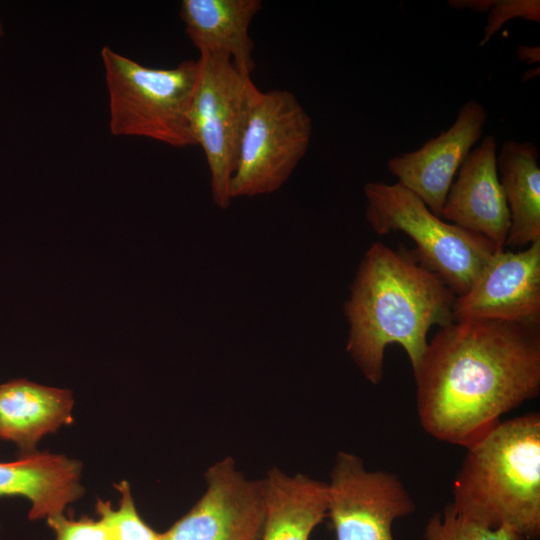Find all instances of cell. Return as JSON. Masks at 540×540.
Listing matches in <instances>:
<instances>
[{
  "label": "cell",
  "mask_w": 540,
  "mask_h": 540,
  "mask_svg": "<svg viewBox=\"0 0 540 540\" xmlns=\"http://www.w3.org/2000/svg\"><path fill=\"white\" fill-rule=\"evenodd\" d=\"M207 488L162 540H260L266 503L265 481L248 479L226 457L205 472Z\"/></svg>",
  "instance_id": "obj_9"
},
{
  "label": "cell",
  "mask_w": 540,
  "mask_h": 540,
  "mask_svg": "<svg viewBox=\"0 0 540 540\" xmlns=\"http://www.w3.org/2000/svg\"><path fill=\"white\" fill-rule=\"evenodd\" d=\"M453 482L451 507L488 529L540 537V415L501 421L474 445Z\"/></svg>",
  "instance_id": "obj_3"
},
{
  "label": "cell",
  "mask_w": 540,
  "mask_h": 540,
  "mask_svg": "<svg viewBox=\"0 0 540 540\" xmlns=\"http://www.w3.org/2000/svg\"><path fill=\"white\" fill-rule=\"evenodd\" d=\"M70 391L17 379L0 385V438L26 453L38 441L72 420Z\"/></svg>",
  "instance_id": "obj_15"
},
{
  "label": "cell",
  "mask_w": 540,
  "mask_h": 540,
  "mask_svg": "<svg viewBox=\"0 0 540 540\" xmlns=\"http://www.w3.org/2000/svg\"><path fill=\"white\" fill-rule=\"evenodd\" d=\"M264 481L266 512L260 540H309L327 517V484L276 467Z\"/></svg>",
  "instance_id": "obj_16"
},
{
  "label": "cell",
  "mask_w": 540,
  "mask_h": 540,
  "mask_svg": "<svg viewBox=\"0 0 540 540\" xmlns=\"http://www.w3.org/2000/svg\"><path fill=\"white\" fill-rule=\"evenodd\" d=\"M486 120L487 112L480 102H465L447 130L414 151L391 157L387 161L388 171L441 218L450 186L468 154L482 139Z\"/></svg>",
  "instance_id": "obj_11"
},
{
  "label": "cell",
  "mask_w": 540,
  "mask_h": 540,
  "mask_svg": "<svg viewBox=\"0 0 540 540\" xmlns=\"http://www.w3.org/2000/svg\"><path fill=\"white\" fill-rule=\"evenodd\" d=\"M260 0H183L180 17L200 55H220L243 73L255 69L249 27L261 10Z\"/></svg>",
  "instance_id": "obj_13"
},
{
  "label": "cell",
  "mask_w": 540,
  "mask_h": 540,
  "mask_svg": "<svg viewBox=\"0 0 540 540\" xmlns=\"http://www.w3.org/2000/svg\"><path fill=\"white\" fill-rule=\"evenodd\" d=\"M537 147L528 141H505L497 153L499 180L510 213L506 245L513 248L540 240V167Z\"/></svg>",
  "instance_id": "obj_17"
},
{
  "label": "cell",
  "mask_w": 540,
  "mask_h": 540,
  "mask_svg": "<svg viewBox=\"0 0 540 540\" xmlns=\"http://www.w3.org/2000/svg\"><path fill=\"white\" fill-rule=\"evenodd\" d=\"M423 430L467 449L540 392V325L472 320L441 327L413 373Z\"/></svg>",
  "instance_id": "obj_1"
},
{
  "label": "cell",
  "mask_w": 540,
  "mask_h": 540,
  "mask_svg": "<svg viewBox=\"0 0 540 540\" xmlns=\"http://www.w3.org/2000/svg\"><path fill=\"white\" fill-rule=\"evenodd\" d=\"M365 218L385 235L401 231L416 245V260L457 296L465 294L497 250L483 236L435 215L414 193L395 182L370 181L363 188Z\"/></svg>",
  "instance_id": "obj_5"
},
{
  "label": "cell",
  "mask_w": 540,
  "mask_h": 540,
  "mask_svg": "<svg viewBox=\"0 0 540 540\" xmlns=\"http://www.w3.org/2000/svg\"><path fill=\"white\" fill-rule=\"evenodd\" d=\"M81 464L64 455L30 452L11 462H0V498L21 496L31 503L30 520L62 514L79 499Z\"/></svg>",
  "instance_id": "obj_14"
},
{
  "label": "cell",
  "mask_w": 540,
  "mask_h": 540,
  "mask_svg": "<svg viewBox=\"0 0 540 540\" xmlns=\"http://www.w3.org/2000/svg\"><path fill=\"white\" fill-rule=\"evenodd\" d=\"M100 55L113 135L148 138L177 148L196 145L189 107L198 59L160 69L143 66L108 46Z\"/></svg>",
  "instance_id": "obj_4"
},
{
  "label": "cell",
  "mask_w": 540,
  "mask_h": 540,
  "mask_svg": "<svg viewBox=\"0 0 540 540\" xmlns=\"http://www.w3.org/2000/svg\"><path fill=\"white\" fill-rule=\"evenodd\" d=\"M47 523L55 531L56 540H113L108 527L100 519L82 517L72 520L62 513L47 518Z\"/></svg>",
  "instance_id": "obj_21"
},
{
  "label": "cell",
  "mask_w": 540,
  "mask_h": 540,
  "mask_svg": "<svg viewBox=\"0 0 540 540\" xmlns=\"http://www.w3.org/2000/svg\"><path fill=\"white\" fill-rule=\"evenodd\" d=\"M487 21L479 46L485 45L492 36L509 20L521 18L535 23L540 22L539 0H491L487 10Z\"/></svg>",
  "instance_id": "obj_20"
},
{
  "label": "cell",
  "mask_w": 540,
  "mask_h": 540,
  "mask_svg": "<svg viewBox=\"0 0 540 540\" xmlns=\"http://www.w3.org/2000/svg\"><path fill=\"white\" fill-rule=\"evenodd\" d=\"M456 295L413 254L374 242L365 252L344 303L346 351L373 385L384 375L385 351L398 344L413 373L427 348L431 326L453 320Z\"/></svg>",
  "instance_id": "obj_2"
},
{
  "label": "cell",
  "mask_w": 540,
  "mask_h": 540,
  "mask_svg": "<svg viewBox=\"0 0 540 540\" xmlns=\"http://www.w3.org/2000/svg\"><path fill=\"white\" fill-rule=\"evenodd\" d=\"M441 218L483 236L497 251L504 250L510 213L499 180L494 136L483 137L462 163L447 193Z\"/></svg>",
  "instance_id": "obj_12"
},
{
  "label": "cell",
  "mask_w": 540,
  "mask_h": 540,
  "mask_svg": "<svg viewBox=\"0 0 540 540\" xmlns=\"http://www.w3.org/2000/svg\"><path fill=\"white\" fill-rule=\"evenodd\" d=\"M453 320L540 325V240L522 251L493 253L468 291L455 298Z\"/></svg>",
  "instance_id": "obj_10"
},
{
  "label": "cell",
  "mask_w": 540,
  "mask_h": 540,
  "mask_svg": "<svg viewBox=\"0 0 540 540\" xmlns=\"http://www.w3.org/2000/svg\"><path fill=\"white\" fill-rule=\"evenodd\" d=\"M312 120L287 90L259 91L252 104L230 182V198L279 190L306 154Z\"/></svg>",
  "instance_id": "obj_7"
},
{
  "label": "cell",
  "mask_w": 540,
  "mask_h": 540,
  "mask_svg": "<svg viewBox=\"0 0 540 540\" xmlns=\"http://www.w3.org/2000/svg\"><path fill=\"white\" fill-rule=\"evenodd\" d=\"M2 35H3V27H2V25L0 23V38L2 37Z\"/></svg>",
  "instance_id": "obj_23"
},
{
  "label": "cell",
  "mask_w": 540,
  "mask_h": 540,
  "mask_svg": "<svg viewBox=\"0 0 540 540\" xmlns=\"http://www.w3.org/2000/svg\"><path fill=\"white\" fill-rule=\"evenodd\" d=\"M425 540H523L509 528L488 529L459 516L447 504L442 513L432 515L427 521Z\"/></svg>",
  "instance_id": "obj_19"
},
{
  "label": "cell",
  "mask_w": 540,
  "mask_h": 540,
  "mask_svg": "<svg viewBox=\"0 0 540 540\" xmlns=\"http://www.w3.org/2000/svg\"><path fill=\"white\" fill-rule=\"evenodd\" d=\"M326 484L327 517L336 540H394L395 520L416 509L397 475L367 470L362 458L353 453H337Z\"/></svg>",
  "instance_id": "obj_8"
},
{
  "label": "cell",
  "mask_w": 540,
  "mask_h": 540,
  "mask_svg": "<svg viewBox=\"0 0 540 540\" xmlns=\"http://www.w3.org/2000/svg\"><path fill=\"white\" fill-rule=\"evenodd\" d=\"M519 60L527 63L539 62V47L538 46H520L517 50Z\"/></svg>",
  "instance_id": "obj_22"
},
{
  "label": "cell",
  "mask_w": 540,
  "mask_h": 540,
  "mask_svg": "<svg viewBox=\"0 0 540 540\" xmlns=\"http://www.w3.org/2000/svg\"><path fill=\"white\" fill-rule=\"evenodd\" d=\"M189 107L196 145L205 155L212 200L220 209L231 203L230 182L252 104L260 91L232 61L220 55H200Z\"/></svg>",
  "instance_id": "obj_6"
},
{
  "label": "cell",
  "mask_w": 540,
  "mask_h": 540,
  "mask_svg": "<svg viewBox=\"0 0 540 540\" xmlns=\"http://www.w3.org/2000/svg\"><path fill=\"white\" fill-rule=\"evenodd\" d=\"M121 497L117 509L110 502L98 500L96 512L108 527L113 540H162L159 533L146 524L137 512L127 481L116 485Z\"/></svg>",
  "instance_id": "obj_18"
}]
</instances>
